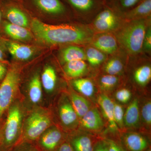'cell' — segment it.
Masks as SVG:
<instances>
[{"instance_id": "cell-1", "label": "cell", "mask_w": 151, "mask_h": 151, "mask_svg": "<svg viewBox=\"0 0 151 151\" xmlns=\"http://www.w3.org/2000/svg\"><path fill=\"white\" fill-rule=\"evenodd\" d=\"M31 28L36 37L42 42L50 45L83 44L92 39V32L86 27L69 24H47L33 19Z\"/></svg>"}, {"instance_id": "cell-2", "label": "cell", "mask_w": 151, "mask_h": 151, "mask_svg": "<svg viewBox=\"0 0 151 151\" xmlns=\"http://www.w3.org/2000/svg\"><path fill=\"white\" fill-rule=\"evenodd\" d=\"M52 125L53 116L51 111L36 106L24 116L20 137L15 145L22 142L35 145L42 134Z\"/></svg>"}, {"instance_id": "cell-3", "label": "cell", "mask_w": 151, "mask_h": 151, "mask_svg": "<svg viewBox=\"0 0 151 151\" xmlns=\"http://www.w3.org/2000/svg\"><path fill=\"white\" fill-rule=\"evenodd\" d=\"M24 114L21 102L16 99L7 112L0 151H10L18 142L21 134Z\"/></svg>"}, {"instance_id": "cell-4", "label": "cell", "mask_w": 151, "mask_h": 151, "mask_svg": "<svg viewBox=\"0 0 151 151\" xmlns=\"http://www.w3.org/2000/svg\"><path fill=\"white\" fill-rule=\"evenodd\" d=\"M146 31L144 19L133 20L120 28L116 33V39L128 53L137 54L142 49Z\"/></svg>"}, {"instance_id": "cell-5", "label": "cell", "mask_w": 151, "mask_h": 151, "mask_svg": "<svg viewBox=\"0 0 151 151\" xmlns=\"http://www.w3.org/2000/svg\"><path fill=\"white\" fill-rule=\"evenodd\" d=\"M20 81L19 72L12 68L7 70L0 84V121L5 119L8 110L17 99Z\"/></svg>"}, {"instance_id": "cell-6", "label": "cell", "mask_w": 151, "mask_h": 151, "mask_svg": "<svg viewBox=\"0 0 151 151\" xmlns=\"http://www.w3.org/2000/svg\"><path fill=\"white\" fill-rule=\"evenodd\" d=\"M67 137L61 130L52 125L42 134L35 145L39 151H56Z\"/></svg>"}, {"instance_id": "cell-7", "label": "cell", "mask_w": 151, "mask_h": 151, "mask_svg": "<svg viewBox=\"0 0 151 151\" xmlns=\"http://www.w3.org/2000/svg\"><path fill=\"white\" fill-rule=\"evenodd\" d=\"M58 114L60 121L68 131H72L78 124V118L68 97L63 94L58 103Z\"/></svg>"}, {"instance_id": "cell-8", "label": "cell", "mask_w": 151, "mask_h": 151, "mask_svg": "<svg viewBox=\"0 0 151 151\" xmlns=\"http://www.w3.org/2000/svg\"><path fill=\"white\" fill-rule=\"evenodd\" d=\"M121 142L127 151H145L150 147L149 139L137 132L125 133Z\"/></svg>"}, {"instance_id": "cell-9", "label": "cell", "mask_w": 151, "mask_h": 151, "mask_svg": "<svg viewBox=\"0 0 151 151\" xmlns=\"http://www.w3.org/2000/svg\"><path fill=\"white\" fill-rule=\"evenodd\" d=\"M97 102L103 112V116L108 122L109 129L113 133L119 131L114 120V102L106 94H100L97 98Z\"/></svg>"}, {"instance_id": "cell-10", "label": "cell", "mask_w": 151, "mask_h": 151, "mask_svg": "<svg viewBox=\"0 0 151 151\" xmlns=\"http://www.w3.org/2000/svg\"><path fill=\"white\" fill-rule=\"evenodd\" d=\"M81 126L90 132H100L104 127V122L97 108H91L80 119Z\"/></svg>"}, {"instance_id": "cell-11", "label": "cell", "mask_w": 151, "mask_h": 151, "mask_svg": "<svg viewBox=\"0 0 151 151\" xmlns=\"http://www.w3.org/2000/svg\"><path fill=\"white\" fill-rule=\"evenodd\" d=\"M116 16L110 10H105L96 17L94 22V27L100 32H107L115 29L118 26Z\"/></svg>"}, {"instance_id": "cell-12", "label": "cell", "mask_w": 151, "mask_h": 151, "mask_svg": "<svg viewBox=\"0 0 151 151\" xmlns=\"http://www.w3.org/2000/svg\"><path fill=\"white\" fill-rule=\"evenodd\" d=\"M67 139L74 151H93L98 139L85 134H76L67 136Z\"/></svg>"}, {"instance_id": "cell-13", "label": "cell", "mask_w": 151, "mask_h": 151, "mask_svg": "<svg viewBox=\"0 0 151 151\" xmlns=\"http://www.w3.org/2000/svg\"><path fill=\"white\" fill-rule=\"evenodd\" d=\"M30 1L37 9L47 14L58 15L65 11V7L60 0H30Z\"/></svg>"}, {"instance_id": "cell-14", "label": "cell", "mask_w": 151, "mask_h": 151, "mask_svg": "<svg viewBox=\"0 0 151 151\" xmlns=\"http://www.w3.org/2000/svg\"><path fill=\"white\" fill-rule=\"evenodd\" d=\"M92 43L94 47L104 53L112 54L118 48L116 38L108 34H103L94 37Z\"/></svg>"}, {"instance_id": "cell-15", "label": "cell", "mask_w": 151, "mask_h": 151, "mask_svg": "<svg viewBox=\"0 0 151 151\" xmlns=\"http://www.w3.org/2000/svg\"><path fill=\"white\" fill-rule=\"evenodd\" d=\"M6 46L9 51L14 58L21 61L30 59L34 54V50L31 47L25 45L8 42Z\"/></svg>"}, {"instance_id": "cell-16", "label": "cell", "mask_w": 151, "mask_h": 151, "mask_svg": "<svg viewBox=\"0 0 151 151\" xmlns=\"http://www.w3.org/2000/svg\"><path fill=\"white\" fill-rule=\"evenodd\" d=\"M42 88L40 76L36 73L30 80L28 88V97L32 104L37 105L42 102L43 95Z\"/></svg>"}, {"instance_id": "cell-17", "label": "cell", "mask_w": 151, "mask_h": 151, "mask_svg": "<svg viewBox=\"0 0 151 151\" xmlns=\"http://www.w3.org/2000/svg\"><path fill=\"white\" fill-rule=\"evenodd\" d=\"M140 122V111L137 99H134L124 112V127L133 128L138 127Z\"/></svg>"}, {"instance_id": "cell-18", "label": "cell", "mask_w": 151, "mask_h": 151, "mask_svg": "<svg viewBox=\"0 0 151 151\" xmlns=\"http://www.w3.org/2000/svg\"><path fill=\"white\" fill-rule=\"evenodd\" d=\"M68 97L79 119H81L91 109V104L89 100L81 95L71 92Z\"/></svg>"}, {"instance_id": "cell-19", "label": "cell", "mask_w": 151, "mask_h": 151, "mask_svg": "<svg viewBox=\"0 0 151 151\" xmlns=\"http://www.w3.org/2000/svg\"><path fill=\"white\" fill-rule=\"evenodd\" d=\"M40 80L42 87L47 93L53 92L57 83L56 73L54 68L50 65L45 68Z\"/></svg>"}, {"instance_id": "cell-20", "label": "cell", "mask_w": 151, "mask_h": 151, "mask_svg": "<svg viewBox=\"0 0 151 151\" xmlns=\"http://www.w3.org/2000/svg\"><path fill=\"white\" fill-rule=\"evenodd\" d=\"M4 30L10 37L16 40L27 41L32 38L31 32L25 27L6 23L5 24Z\"/></svg>"}, {"instance_id": "cell-21", "label": "cell", "mask_w": 151, "mask_h": 151, "mask_svg": "<svg viewBox=\"0 0 151 151\" xmlns=\"http://www.w3.org/2000/svg\"><path fill=\"white\" fill-rule=\"evenodd\" d=\"M6 17L11 24L25 28L28 26L27 16L17 7L12 6L9 8L6 12Z\"/></svg>"}, {"instance_id": "cell-22", "label": "cell", "mask_w": 151, "mask_h": 151, "mask_svg": "<svg viewBox=\"0 0 151 151\" xmlns=\"http://www.w3.org/2000/svg\"><path fill=\"white\" fill-rule=\"evenodd\" d=\"M60 60L64 63L74 60L86 59L85 52L81 47L69 46L63 49L60 54Z\"/></svg>"}, {"instance_id": "cell-23", "label": "cell", "mask_w": 151, "mask_h": 151, "mask_svg": "<svg viewBox=\"0 0 151 151\" xmlns=\"http://www.w3.org/2000/svg\"><path fill=\"white\" fill-rule=\"evenodd\" d=\"M87 65L84 60H74L65 63L64 70L68 77L76 78L86 72Z\"/></svg>"}, {"instance_id": "cell-24", "label": "cell", "mask_w": 151, "mask_h": 151, "mask_svg": "<svg viewBox=\"0 0 151 151\" xmlns=\"http://www.w3.org/2000/svg\"><path fill=\"white\" fill-rule=\"evenodd\" d=\"M151 0L143 1L137 6L127 13L126 18L129 20L144 19L151 13Z\"/></svg>"}, {"instance_id": "cell-25", "label": "cell", "mask_w": 151, "mask_h": 151, "mask_svg": "<svg viewBox=\"0 0 151 151\" xmlns=\"http://www.w3.org/2000/svg\"><path fill=\"white\" fill-rule=\"evenodd\" d=\"M73 87L82 95L91 97L94 95L95 88L91 80L88 78H76L72 82Z\"/></svg>"}, {"instance_id": "cell-26", "label": "cell", "mask_w": 151, "mask_h": 151, "mask_svg": "<svg viewBox=\"0 0 151 151\" xmlns=\"http://www.w3.org/2000/svg\"><path fill=\"white\" fill-rule=\"evenodd\" d=\"M85 52L86 59L92 66L100 65L105 61L106 58L105 53L94 47H88Z\"/></svg>"}, {"instance_id": "cell-27", "label": "cell", "mask_w": 151, "mask_h": 151, "mask_svg": "<svg viewBox=\"0 0 151 151\" xmlns=\"http://www.w3.org/2000/svg\"><path fill=\"white\" fill-rule=\"evenodd\" d=\"M151 78V68L149 65H145L138 68L134 73L135 81L141 86H145Z\"/></svg>"}, {"instance_id": "cell-28", "label": "cell", "mask_w": 151, "mask_h": 151, "mask_svg": "<svg viewBox=\"0 0 151 151\" xmlns=\"http://www.w3.org/2000/svg\"><path fill=\"white\" fill-rule=\"evenodd\" d=\"M124 64L118 58H112L109 59L104 66V70L109 75L117 76L122 73Z\"/></svg>"}, {"instance_id": "cell-29", "label": "cell", "mask_w": 151, "mask_h": 151, "mask_svg": "<svg viewBox=\"0 0 151 151\" xmlns=\"http://www.w3.org/2000/svg\"><path fill=\"white\" fill-rule=\"evenodd\" d=\"M119 81V78L116 76L107 74L101 76L99 81V84L102 90L108 91L116 86Z\"/></svg>"}, {"instance_id": "cell-30", "label": "cell", "mask_w": 151, "mask_h": 151, "mask_svg": "<svg viewBox=\"0 0 151 151\" xmlns=\"http://www.w3.org/2000/svg\"><path fill=\"white\" fill-rule=\"evenodd\" d=\"M124 111L123 106L114 102V120L118 128H121V129L124 127Z\"/></svg>"}, {"instance_id": "cell-31", "label": "cell", "mask_w": 151, "mask_h": 151, "mask_svg": "<svg viewBox=\"0 0 151 151\" xmlns=\"http://www.w3.org/2000/svg\"><path fill=\"white\" fill-rule=\"evenodd\" d=\"M141 116L143 122L146 126L150 127L151 125V102L147 101L143 105L141 110Z\"/></svg>"}, {"instance_id": "cell-32", "label": "cell", "mask_w": 151, "mask_h": 151, "mask_svg": "<svg viewBox=\"0 0 151 151\" xmlns=\"http://www.w3.org/2000/svg\"><path fill=\"white\" fill-rule=\"evenodd\" d=\"M70 4L75 8L82 11L89 10L92 7V0H68Z\"/></svg>"}, {"instance_id": "cell-33", "label": "cell", "mask_w": 151, "mask_h": 151, "mask_svg": "<svg viewBox=\"0 0 151 151\" xmlns=\"http://www.w3.org/2000/svg\"><path fill=\"white\" fill-rule=\"evenodd\" d=\"M132 97V93L129 90L125 88L119 89L115 94L116 100L120 103H128Z\"/></svg>"}, {"instance_id": "cell-34", "label": "cell", "mask_w": 151, "mask_h": 151, "mask_svg": "<svg viewBox=\"0 0 151 151\" xmlns=\"http://www.w3.org/2000/svg\"><path fill=\"white\" fill-rule=\"evenodd\" d=\"M107 143L108 151H127L121 142L112 139H104Z\"/></svg>"}, {"instance_id": "cell-35", "label": "cell", "mask_w": 151, "mask_h": 151, "mask_svg": "<svg viewBox=\"0 0 151 151\" xmlns=\"http://www.w3.org/2000/svg\"><path fill=\"white\" fill-rule=\"evenodd\" d=\"M10 151H39L34 144L28 142H22L14 146Z\"/></svg>"}, {"instance_id": "cell-36", "label": "cell", "mask_w": 151, "mask_h": 151, "mask_svg": "<svg viewBox=\"0 0 151 151\" xmlns=\"http://www.w3.org/2000/svg\"><path fill=\"white\" fill-rule=\"evenodd\" d=\"M142 48L147 51H150L151 49V30L150 28L146 30L143 41Z\"/></svg>"}, {"instance_id": "cell-37", "label": "cell", "mask_w": 151, "mask_h": 151, "mask_svg": "<svg viewBox=\"0 0 151 151\" xmlns=\"http://www.w3.org/2000/svg\"><path fill=\"white\" fill-rule=\"evenodd\" d=\"M93 151H108L107 143L105 139H98L94 145Z\"/></svg>"}, {"instance_id": "cell-38", "label": "cell", "mask_w": 151, "mask_h": 151, "mask_svg": "<svg viewBox=\"0 0 151 151\" xmlns=\"http://www.w3.org/2000/svg\"><path fill=\"white\" fill-rule=\"evenodd\" d=\"M56 151H74L67 138L59 146Z\"/></svg>"}, {"instance_id": "cell-39", "label": "cell", "mask_w": 151, "mask_h": 151, "mask_svg": "<svg viewBox=\"0 0 151 151\" xmlns=\"http://www.w3.org/2000/svg\"><path fill=\"white\" fill-rule=\"evenodd\" d=\"M7 70L4 64L0 61V82H1L5 77Z\"/></svg>"}, {"instance_id": "cell-40", "label": "cell", "mask_w": 151, "mask_h": 151, "mask_svg": "<svg viewBox=\"0 0 151 151\" xmlns=\"http://www.w3.org/2000/svg\"><path fill=\"white\" fill-rule=\"evenodd\" d=\"M139 0H121L122 6L125 8H130L134 5Z\"/></svg>"}, {"instance_id": "cell-41", "label": "cell", "mask_w": 151, "mask_h": 151, "mask_svg": "<svg viewBox=\"0 0 151 151\" xmlns=\"http://www.w3.org/2000/svg\"><path fill=\"white\" fill-rule=\"evenodd\" d=\"M5 119H3L0 121V146L1 143L2 136V132L3 128H4V124Z\"/></svg>"}, {"instance_id": "cell-42", "label": "cell", "mask_w": 151, "mask_h": 151, "mask_svg": "<svg viewBox=\"0 0 151 151\" xmlns=\"http://www.w3.org/2000/svg\"><path fill=\"white\" fill-rule=\"evenodd\" d=\"M4 52H3L1 49L0 47V61H1V60H2L3 59H4Z\"/></svg>"}, {"instance_id": "cell-43", "label": "cell", "mask_w": 151, "mask_h": 151, "mask_svg": "<svg viewBox=\"0 0 151 151\" xmlns=\"http://www.w3.org/2000/svg\"><path fill=\"white\" fill-rule=\"evenodd\" d=\"M145 151H151V147H150L149 148L147 149V150H146Z\"/></svg>"}, {"instance_id": "cell-44", "label": "cell", "mask_w": 151, "mask_h": 151, "mask_svg": "<svg viewBox=\"0 0 151 151\" xmlns=\"http://www.w3.org/2000/svg\"><path fill=\"white\" fill-rule=\"evenodd\" d=\"M1 12H0V21H1Z\"/></svg>"}, {"instance_id": "cell-45", "label": "cell", "mask_w": 151, "mask_h": 151, "mask_svg": "<svg viewBox=\"0 0 151 151\" xmlns=\"http://www.w3.org/2000/svg\"><path fill=\"white\" fill-rule=\"evenodd\" d=\"M140 1H145V0H140Z\"/></svg>"}, {"instance_id": "cell-46", "label": "cell", "mask_w": 151, "mask_h": 151, "mask_svg": "<svg viewBox=\"0 0 151 151\" xmlns=\"http://www.w3.org/2000/svg\"></svg>"}]
</instances>
